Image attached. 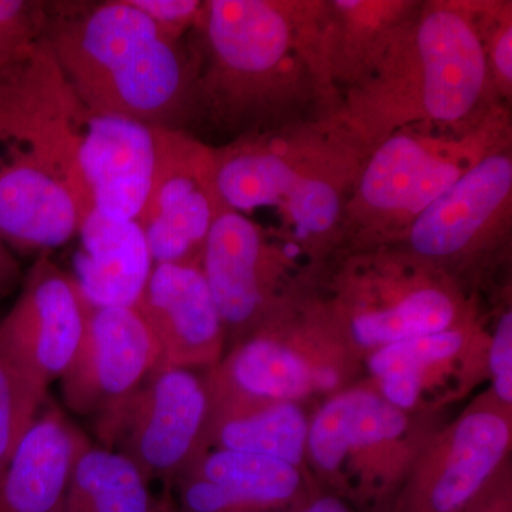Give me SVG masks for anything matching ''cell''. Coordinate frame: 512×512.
Listing matches in <instances>:
<instances>
[{
	"label": "cell",
	"instance_id": "17",
	"mask_svg": "<svg viewBox=\"0 0 512 512\" xmlns=\"http://www.w3.org/2000/svg\"><path fill=\"white\" fill-rule=\"evenodd\" d=\"M217 414L291 402L313 387V369L284 343L259 335L245 340L207 384Z\"/></svg>",
	"mask_w": 512,
	"mask_h": 512
},
{
	"label": "cell",
	"instance_id": "9",
	"mask_svg": "<svg viewBox=\"0 0 512 512\" xmlns=\"http://www.w3.org/2000/svg\"><path fill=\"white\" fill-rule=\"evenodd\" d=\"M89 303L73 275L37 255L10 311L0 319V350L40 389L62 379L79 349Z\"/></svg>",
	"mask_w": 512,
	"mask_h": 512
},
{
	"label": "cell",
	"instance_id": "30",
	"mask_svg": "<svg viewBox=\"0 0 512 512\" xmlns=\"http://www.w3.org/2000/svg\"><path fill=\"white\" fill-rule=\"evenodd\" d=\"M487 59L493 89L510 94L512 83L511 16L493 15L487 35Z\"/></svg>",
	"mask_w": 512,
	"mask_h": 512
},
{
	"label": "cell",
	"instance_id": "3",
	"mask_svg": "<svg viewBox=\"0 0 512 512\" xmlns=\"http://www.w3.org/2000/svg\"><path fill=\"white\" fill-rule=\"evenodd\" d=\"M42 39L89 109L173 130L195 119L200 56L130 0L47 2Z\"/></svg>",
	"mask_w": 512,
	"mask_h": 512
},
{
	"label": "cell",
	"instance_id": "19",
	"mask_svg": "<svg viewBox=\"0 0 512 512\" xmlns=\"http://www.w3.org/2000/svg\"><path fill=\"white\" fill-rule=\"evenodd\" d=\"M326 8V50L333 82L355 86L382 57L394 33L412 16L414 6L336 0Z\"/></svg>",
	"mask_w": 512,
	"mask_h": 512
},
{
	"label": "cell",
	"instance_id": "27",
	"mask_svg": "<svg viewBox=\"0 0 512 512\" xmlns=\"http://www.w3.org/2000/svg\"><path fill=\"white\" fill-rule=\"evenodd\" d=\"M47 2L0 0V69L42 39Z\"/></svg>",
	"mask_w": 512,
	"mask_h": 512
},
{
	"label": "cell",
	"instance_id": "11",
	"mask_svg": "<svg viewBox=\"0 0 512 512\" xmlns=\"http://www.w3.org/2000/svg\"><path fill=\"white\" fill-rule=\"evenodd\" d=\"M67 127L93 211L110 220L136 222L153 181L154 128L89 109L73 89L67 100Z\"/></svg>",
	"mask_w": 512,
	"mask_h": 512
},
{
	"label": "cell",
	"instance_id": "20",
	"mask_svg": "<svg viewBox=\"0 0 512 512\" xmlns=\"http://www.w3.org/2000/svg\"><path fill=\"white\" fill-rule=\"evenodd\" d=\"M407 427L402 410L379 394L356 390L340 394L316 414L308 450L323 471L338 470L350 450L396 440Z\"/></svg>",
	"mask_w": 512,
	"mask_h": 512
},
{
	"label": "cell",
	"instance_id": "36",
	"mask_svg": "<svg viewBox=\"0 0 512 512\" xmlns=\"http://www.w3.org/2000/svg\"><path fill=\"white\" fill-rule=\"evenodd\" d=\"M488 512H490V511H488Z\"/></svg>",
	"mask_w": 512,
	"mask_h": 512
},
{
	"label": "cell",
	"instance_id": "26",
	"mask_svg": "<svg viewBox=\"0 0 512 512\" xmlns=\"http://www.w3.org/2000/svg\"><path fill=\"white\" fill-rule=\"evenodd\" d=\"M47 402L37 387L0 350V473L33 426Z\"/></svg>",
	"mask_w": 512,
	"mask_h": 512
},
{
	"label": "cell",
	"instance_id": "33",
	"mask_svg": "<svg viewBox=\"0 0 512 512\" xmlns=\"http://www.w3.org/2000/svg\"><path fill=\"white\" fill-rule=\"evenodd\" d=\"M301 512H350L348 505L340 501L339 498L326 497L316 498L311 504L306 505Z\"/></svg>",
	"mask_w": 512,
	"mask_h": 512
},
{
	"label": "cell",
	"instance_id": "5",
	"mask_svg": "<svg viewBox=\"0 0 512 512\" xmlns=\"http://www.w3.org/2000/svg\"><path fill=\"white\" fill-rule=\"evenodd\" d=\"M239 136L214 148L217 187L228 210L276 207L298 224L355 183L365 164L363 144L348 130H303L292 138L281 130Z\"/></svg>",
	"mask_w": 512,
	"mask_h": 512
},
{
	"label": "cell",
	"instance_id": "7",
	"mask_svg": "<svg viewBox=\"0 0 512 512\" xmlns=\"http://www.w3.org/2000/svg\"><path fill=\"white\" fill-rule=\"evenodd\" d=\"M211 410L207 383L191 369L158 366L116 413L97 424V439L131 458L148 480L170 483L200 458Z\"/></svg>",
	"mask_w": 512,
	"mask_h": 512
},
{
	"label": "cell",
	"instance_id": "13",
	"mask_svg": "<svg viewBox=\"0 0 512 512\" xmlns=\"http://www.w3.org/2000/svg\"><path fill=\"white\" fill-rule=\"evenodd\" d=\"M134 308L156 339L160 366L191 369L220 355L224 323L200 265H154Z\"/></svg>",
	"mask_w": 512,
	"mask_h": 512
},
{
	"label": "cell",
	"instance_id": "29",
	"mask_svg": "<svg viewBox=\"0 0 512 512\" xmlns=\"http://www.w3.org/2000/svg\"><path fill=\"white\" fill-rule=\"evenodd\" d=\"M180 481V497L187 512H252L221 485L197 474L185 473Z\"/></svg>",
	"mask_w": 512,
	"mask_h": 512
},
{
	"label": "cell",
	"instance_id": "14",
	"mask_svg": "<svg viewBox=\"0 0 512 512\" xmlns=\"http://www.w3.org/2000/svg\"><path fill=\"white\" fill-rule=\"evenodd\" d=\"M272 252L261 228L232 210L215 220L200 268L224 328L244 330L264 311Z\"/></svg>",
	"mask_w": 512,
	"mask_h": 512
},
{
	"label": "cell",
	"instance_id": "16",
	"mask_svg": "<svg viewBox=\"0 0 512 512\" xmlns=\"http://www.w3.org/2000/svg\"><path fill=\"white\" fill-rule=\"evenodd\" d=\"M82 252L73 276L90 306H136L153 259L136 222L92 212L80 228Z\"/></svg>",
	"mask_w": 512,
	"mask_h": 512
},
{
	"label": "cell",
	"instance_id": "8",
	"mask_svg": "<svg viewBox=\"0 0 512 512\" xmlns=\"http://www.w3.org/2000/svg\"><path fill=\"white\" fill-rule=\"evenodd\" d=\"M156 131V165L136 220L154 265H200L215 220L227 211L217 187L214 148L173 128Z\"/></svg>",
	"mask_w": 512,
	"mask_h": 512
},
{
	"label": "cell",
	"instance_id": "2",
	"mask_svg": "<svg viewBox=\"0 0 512 512\" xmlns=\"http://www.w3.org/2000/svg\"><path fill=\"white\" fill-rule=\"evenodd\" d=\"M70 90L43 39L0 69V239L20 254L63 247L93 212L67 127Z\"/></svg>",
	"mask_w": 512,
	"mask_h": 512
},
{
	"label": "cell",
	"instance_id": "22",
	"mask_svg": "<svg viewBox=\"0 0 512 512\" xmlns=\"http://www.w3.org/2000/svg\"><path fill=\"white\" fill-rule=\"evenodd\" d=\"M187 473L221 485L252 512L288 503L301 487L298 468L292 464L227 448L202 454Z\"/></svg>",
	"mask_w": 512,
	"mask_h": 512
},
{
	"label": "cell",
	"instance_id": "34",
	"mask_svg": "<svg viewBox=\"0 0 512 512\" xmlns=\"http://www.w3.org/2000/svg\"><path fill=\"white\" fill-rule=\"evenodd\" d=\"M339 376L333 367L323 366L313 370V386L323 390H332L338 386Z\"/></svg>",
	"mask_w": 512,
	"mask_h": 512
},
{
	"label": "cell",
	"instance_id": "12",
	"mask_svg": "<svg viewBox=\"0 0 512 512\" xmlns=\"http://www.w3.org/2000/svg\"><path fill=\"white\" fill-rule=\"evenodd\" d=\"M512 160L495 150L447 188L407 231L410 247L429 259L453 258L501 224H510Z\"/></svg>",
	"mask_w": 512,
	"mask_h": 512
},
{
	"label": "cell",
	"instance_id": "25",
	"mask_svg": "<svg viewBox=\"0 0 512 512\" xmlns=\"http://www.w3.org/2000/svg\"><path fill=\"white\" fill-rule=\"evenodd\" d=\"M463 346L464 333L447 329L383 346L370 355L367 365L379 379L383 399L403 412L419 399L426 370L456 356Z\"/></svg>",
	"mask_w": 512,
	"mask_h": 512
},
{
	"label": "cell",
	"instance_id": "35",
	"mask_svg": "<svg viewBox=\"0 0 512 512\" xmlns=\"http://www.w3.org/2000/svg\"><path fill=\"white\" fill-rule=\"evenodd\" d=\"M163 512H168V511L163 510Z\"/></svg>",
	"mask_w": 512,
	"mask_h": 512
},
{
	"label": "cell",
	"instance_id": "1",
	"mask_svg": "<svg viewBox=\"0 0 512 512\" xmlns=\"http://www.w3.org/2000/svg\"><path fill=\"white\" fill-rule=\"evenodd\" d=\"M323 3L204 2L195 117L239 136L284 130L309 103H329L335 82Z\"/></svg>",
	"mask_w": 512,
	"mask_h": 512
},
{
	"label": "cell",
	"instance_id": "32",
	"mask_svg": "<svg viewBox=\"0 0 512 512\" xmlns=\"http://www.w3.org/2000/svg\"><path fill=\"white\" fill-rule=\"evenodd\" d=\"M22 279L18 259L12 249L0 239V299L8 296Z\"/></svg>",
	"mask_w": 512,
	"mask_h": 512
},
{
	"label": "cell",
	"instance_id": "31",
	"mask_svg": "<svg viewBox=\"0 0 512 512\" xmlns=\"http://www.w3.org/2000/svg\"><path fill=\"white\" fill-rule=\"evenodd\" d=\"M490 367L494 389L501 402L512 403V315L503 313L490 346Z\"/></svg>",
	"mask_w": 512,
	"mask_h": 512
},
{
	"label": "cell",
	"instance_id": "6",
	"mask_svg": "<svg viewBox=\"0 0 512 512\" xmlns=\"http://www.w3.org/2000/svg\"><path fill=\"white\" fill-rule=\"evenodd\" d=\"M484 124L461 140L394 131L373 147L357 175L342 224L367 235L407 234L447 188L487 154Z\"/></svg>",
	"mask_w": 512,
	"mask_h": 512
},
{
	"label": "cell",
	"instance_id": "21",
	"mask_svg": "<svg viewBox=\"0 0 512 512\" xmlns=\"http://www.w3.org/2000/svg\"><path fill=\"white\" fill-rule=\"evenodd\" d=\"M150 480L131 458L84 436L77 448L63 512H163Z\"/></svg>",
	"mask_w": 512,
	"mask_h": 512
},
{
	"label": "cell",
	"instance_id": "18",
	"mask_svg": "<svg viewBox=\"0 0 512 512\" xmlns=\"http://www.w3.org/2000/svg\"><path fill=\"white\" fill-rule=\"evenodd\" d=\"M510 444V427L498 414H468L451 439L446 464L421 488L412 512H461L473 503L503 460Z\"/></svg>",
	"mask_w": 512,
	"mask_h": 512
},
{
	"label": "cell",
	"instance_id": "28",
	"mask_svg": "<svg viewBox=\"0 0 512 512\" xmlns=\"http://www.w3.org/2000/svg\"><path fill=\"white\" fill-rule=\"evenodd\" d=\"M147 18L153 20L165 36L184 40L190 30L197 29L204 2L198 0H130Z\"/></svg>",
	"mask_w": 512,
	"mask_h": 512
},
{
	"label": "cell",
	"instance_id": "10",
	"mask_svg": "<svg viewBox=\"0 0 512 512\" xmlns=\"http://www.w3.org/2000/svg\"><path fill=\"white\" fill-rule=\"evenodd\" d=\"M160 366V350L134 306H90L82 343L60 379L63 400L94 426L109 419Z\"/></svg>",
	"mask_w": 512,
	"mask_h": 512
},
{
	"label": "cell",
	"instance_id": "4",
	"mask_svg": "<svg viewBox=\"0 0 512 512\" xmlns=\"http://www.w3.org/2000/svg\"><path fill=\"white\" fill-rule=\"evenodd\" d=\"M431 3L400 26L362 84L373 119L393 133L407 123L473 126L493 87L487 59L490 13Z\"/></svg>",
	"mask_w": 512,
	"mask_h": 512
},
{
	"label": "cell",
	"instance_id": "15",
	"mask_svg": "<svg viewBox=\"0 0 512 512\" xmlns=\"http://www.w3.org/2000/svg\"><path fill=\"white\" fill-rule=\"evenodd\" d=\"M83 433L56 404H45L0 473V512H63L67 480Z\"/></svg>",
	"mask_w": 512,
	"mask_h": 512
},
{
	"label": "cell",
	"instance_id": "23",
	"mask_svg": "<svg viewBox=\"0 0 512 512\" xmlns=\"http://www.w3.org/2000/svg\"><path fill=\"white\" fill-rule=\"evenodd\" d=\"M211 429L218 448L261 454L295 467L308 450V421L292 402L217 414Z\"/></svg>",
	"mask_w": 512,
	"mask_h": 512
},
{
	"label": "cell",
	"instance_id": "24",
	"mask_svg": "<svg viewBox=\"0 0 512 512\" xmlns=\"http://www.w3.org/2000/svg\"><path fill=\"white\" fill-rule=\"evenodd\" d=\"M456 313L450 293L439 286H420L390 305L357 313L350 332L360 346L379 349L450 329Z\"/></svg>",
	"mask_w": 512,
	"mask_h": 512
}]
</instances>
